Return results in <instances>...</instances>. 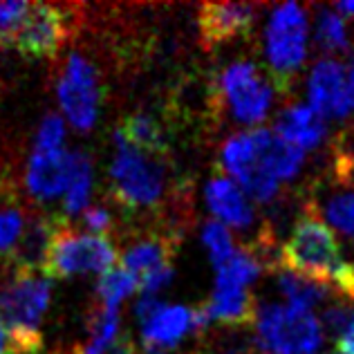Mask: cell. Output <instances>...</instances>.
Masks as SVG:
<instances>
[{
    "mask_svg": "<svg viewBox=\"0 0 354 354\" xmlns=\"http://www.w3.org/2000/svg\"><path fill=\"white\" fill-rule=\"evenodd\" d=\"M330 287L341 301H354V265L341 256L334 231L307 211L294 222L290 238L278 251V267Z\"/></svg>",
    "mask_w": 354,
    "mask_h": 354,
    "instance_id": "cell-1",
    "label": "cell"
},
{
    "mask_svg": "<svg viewBox=\"0 0 354 354\" xmlns=\"http://www.w3.org/2000/svg\"><path fill=\"white\" fill-rule=\"evenodd\" d=\"M113 198L124 209H155L166 193L164 157L148 155L128 144L115 130V160L110 166Z\"/></svg>",
    "mask_w": 354,
    "mask_h": 354,
    "instance_id": "cell-2",
    "label": "cell"
},
{
    "mask_svg": "<svg viewBox=\"0 0 354 354\" xmlns=\"http://www.w3.org/2000/svg\"><path fill=\"white\" fill-rule=\"evenodd\" d=\"M307 45H310L307 12L296 3L278 5L269 16L263 39L269 79L276 90H292L294 79L307 59Z\"/></svg>",
    "mask_w": 354,
    "mask_h": 354,
    "instance_id": "cell-3",
    "label": "cell"
},
{
    "mask_svg": "<svg viewBox=\"0 0 354 354\" xmlns=\"http://www.w3.org/2000/svg\"><path fill=\"white\" fill-rule=\"evenodd\" d=\"M254 330L260 354H319L325 339L319 316L287 303L258 305Z\"/></svg>",
    "mask_w": 354,
    "mask_h": 354,
    "instance_id": "cell-4",
    "label": "cell"
},
{
    "mask_svg": "<svg viewBox=\"0 0 354 354\" xmlns=\"http://www.w3.org/2000/svg\"><path fill=\"white\" fill-rule=\"evenodd\" d=\"M218 104L240 126L260 128L274 106L276 88L272 79L251 61H236L218 74L216 81Z\"/></svg>",
    "mask_w": 354,
    "mask_h": 354,
    "instance_id": "cell-5",
    "label": "cell"
},
{
    "mask_svg": "<svg viewBox=\"0 0 354 354\" xmlns=\"http://www.w3.org/2000/svg\"><path fill=\"white\" fill-rule=\"evenodd\" d=\"M117 263V249L108 236H92L74 231L68 220L59 225L50 247L45 278H72L83 274H106Z\"/></svg>",
    "mask_w": 354,
    "mask_h": 354,
    "instance_id": "cell-6",
    "label": "cell"
},
{
    "mask_svg": "<svg viewBox=\"0 0 354 354\" xmlns=\"http://www.w3.org/2000/svg\"><path fill=\"white\" fill-rule=\"evenodd\" d=\"M52 301L50 278L9 269L0 281V319L18 332H41V321Z\"/></svg>",
    "mask_w": 354,
    "mask_h": 354,
    "instance_id": "cell-7",
    "label": "cell"
},
{
    "mask_svg": "<svg viewBox=\"0 0 354 354\" xmlns=\"http://www.w3.org/2000/svg\"><path fill=\"white\" fill-rule=\"evenodd\" d=\"M59 106L70 124L86 133L99 117V74L81 52H72L63 63L61 77L57 83Z\"/></svg>",
    "mask_w": 354,
    "mask_h": 354,
    "instance_id": "cell-8",
    "label": "cell"
},
{
    "mask_svg": "<svg viewBox=\"0 0 354 354\" xmlns=\"http://www.w3.org/2000/svg\"><path fill=\"white\" fill-rule=\"evenodd\" d=\"M68 39V16L59 5L30 3V12L18 25L9 45L16 48L23 57L50 59Z\"/></svg>",
    "mask_w": 354,
    "mask_h": 354,
    "instance_id": "cell-9",
    "label": "cell"
},
{
    "mask_svg": "<svg viewBox=\"0 0 354 354\" xmlns=\"http://www.w3.org/2000/svg\"><path fill=\"white\" fill-rule=\"evenodd\" d=\"M251 139H254V160L234 177V182L245 180L247 175H267L278 184H287L301 175L305 166V153L301 148L287 144L269 128H251Z\"/></svg>",
    "mask_w": 354,
    "mask_h": 354,
    "instance_id": "cell-10",
    "label": "cell"
},
{
    "mask_svg": "<svg viewBox=\"0 0 354 354\" xmlns=\"http://www.w3.org/2000/svg\"><path fill=\"white\" fill-rule=\"evenodd\" d=\"M307 104L325 121H343L352 113L350 92H348V74L346 65L339 59L323 57L310 70L307 77Z\"/></svg>",
    "mask_w": 354,
    "mask_h": 354,
    "instance_id": "cell-11",
    "label": "cell"
},
{
    "mask_svg": "<svg viewBox=\"0 0 354 354\" xmlns=\"http://www.w3.org/2000/svg\"><path fill=\"white\" fill-rule=\"evenodd\" d=\"M307 211L354 245V186L350 182L339 180L332 171L316 180L307 198Z\"/></svg>",
    "mask_w": 354,
    "mask_h": 354,
    "instance_id": "cell-12",
    "label": "cell"
},
{
    "mask_svg": "<svg viewBox=\"0 0 354 354\" xmlns=\"http://www.w3.org/2000/svg\"><path fill=\"white\" fill-rule=\"evenodd\" d=\"M256 18L258 7L249 3H204L198 14L204 48H218L251 34Z\"/></svg>",
    "mask_w": 354,
    "mask_h": 354,
    "instance_id": "cell-13",
    "label": "cell"
},
{
    "mask_svg": "<svg viewBox=\"0 0 354 354\" xmlns=\"http://www.w3.org/2000/svg\"><path fill=\"white\" fill-rule=\"evenodd\" d=\"M61 222L63 218L43 216V213H34V216L27 218L21 240L14 247L12 256L5 260L7 267L14 269V272L43 274L50 256V247Z\"/></svg>",
    "mask_w": 354,
    "mask_h": 354,
    "instance_id": "cell-14",
    "label": "cell"
},
{
    "mask_svg": "<svg viewBox=\"0 0 354 354\" xmlns=\"http://www.w3.org/2000/svg\"><path fill=\"white\" fill-rule=\"evenodd\" d=\"M72 177V151H34L25 169V186L36 200L65 195Z\"/></svg>",
    "mask_w": 354,
    "mask_h": 354,
    "instance_id": "cell-15",
    "label": "cell"
},
{
    "mask_svg": "<svg viewBox=\"0 0 354 354\" xmlns=\"http://www.w3.org/2000/svg\"><path fill=\"white\" fill-rule=\"evenodd\" d=\"M204 200H207L209 211L225 227L245 231L256 225V204L227 175L218 173L211 177L204 189Z\"/></svg>",
    "mask_w": 354,
    "mask_h": 354,
    "instance_id": "cell-16",
    "label": "cell"
},
{
    "mask_svg": "<svg viewBox=\"0 0 354 354\" xmlns=\"http://www.w3.org/2000/svg\"><path fill=\"white\" fill-rule=\"evenodd\" d=\"M274 133L287 144L310 153L321 148L328 139V121H325L310 104H290L278 113L274 121Z\"/></svg>",
    "mask_w": 354,
    "mask_h": 354,
    "instance_id": "cell-17",
    "label": "cell"
},
{
    "mask_svg": "<svg viewBox=\"0 0 354 354\" xmlns=\"http://www.w3.org/2000/svg\"><path fill=\"white\" fill-rule=\"evenodd\" d=\"M193 332V310L184 305H162L142 325L146 350H162L177 346L186 334Z\"/></svg>",
    "mask_w": 354,
    "mask_h": 354,
    "instance_id": "cell-18",
    "label": "cell"
},
{
    "mask_svg": "<svg viewBox=\"0 0 354 354\" xmlns=\"http://www.w3.org/2000/svg\"><path fill=\"white\" fill-rule=\"evenodd\" d=\"M175 247H177V242L173 240L171 234H151V236L137 238L124 249L121 267L128 269L130 274H135L139 281V276L153 272L157 267L173 265Z\"/></svg>",
    "mask_w": 354,
    "mask_h": 354,
    "instance_id": "cell-19",
    "label": "cell"
},
{
    "mask_svg": "<svg viewBox=\"0 0 354 354\" xmlns=\"http://www.w3.org/2000/svg\"><path fill=\"white\" fill-rule=\"evenodd\" d=\"M211 323L222 325H249L254 323L258 305L249 290H213L209 303L204 305Z\"/></svg>",
    "mask_w": 354,
    "mask_h": 354,
    "instance_id": "cell-20",
    "label": "cell"
},
{
    "mask_svg": "<svg viewBox=\"0 0 354 354\" xmlns=\"http://www.w3.org/2000/svg\"><path fill=\"white\" fill-rule=\"evenodd\" d=\"M265 269V258L256 247H240L225 265L216 269L218 290H249Z\"/></svg>",
    "mask_w": 354,
    "mask_h": 354,
    "instance_id": "cell-21",
    "label": "cell"
},
{
    "mask_svg": "<svg viewBox=\"0 0 354 354\" xmlns=\"http://www.w3.org/2000/svg\"><path fill=\"white\" fill-rule=\"evenodd\" d=\"M117 130L128 144H133L135 148H139V151H144L148 155L166 157V153H169L166 133H164L162 124L153 115L135 113L121 121V126Z\"/></svg>",
    "mask_w": 354,
    "mask_h": 354,
    "instance_id": "cell-22",
    "label": "cell"
},
{
    "mask_svg": "<svg viewBox=\"0 0 354 354\" xmlns=\"http://www.w3.org/2000/svg\"><path fill=\"white\" fill-rule=\"evenodd\" d=\"M276 272H278L276 274L278 290H281L285 303L292 307H301V310L314 312L316 307H323V303H328L334 296L330 287H325L323 283H316L312 278L298 276L294 272H287V269H276Z\"/></svg>",
    "mask_w": 354,
    "mask_h": 354,
    "instance_id": "cell-23",
    "label": "cell"
},
{
    "mask_svg": "<svg viewBox=\"0 0 354 354\" xmlns=\"http://www.w3.org/2000/svg\"><path fill=\"white\" fill-rule=\"evenodd\" d=\"M92 191V162L86 153L72 151V177L63 198V220L70 216H81L88 209Z\"/></svg>",
    "mask_w": 354,
    "mask_h": 354,
    "instance_id": "cell-24",
    "label": "cell"
},
{
    "mask_svg": "<svg viewBox=\"0 0 354 354\" xmlns=\"http://www.w3.org/2000/svg\"><path fill=\"white\" fill-rule=\"evenodd\" d=\"M314 41L325 54H330V59H334V54H343L350 50V34L346 21L334 12V7L316 9Z\"/></svg>",
    "mask_w": 354,
    "mask_h": 354,
    "instance_id": "cell-25",
    "label": "cell"
},
{
    "mask_svg": "<svg viewBox=\"0 0 354 354\" xmlns=\"http://www.w3.org/2000/svg\"><path fill=\"white\" fill-rule=\"evenodd\" d=\"M139 290V281L135 274H130L124 267H113L106 274H101L97 283V296L99 305L108 310H119V305L126 301L130 294Z\"/></svg>",
    "mask_w": 354,
    "mask_h": 354,
    "instance_id": "cell-26",
    "label": "cell"
},
{
    "mask_svg": "<svg viewBox=\"0 0 354 354\" xmlns=\"http://www.w3.org/2000/svg\"><path fill=\"white\" fill-rule=\"evenodd\" d=\"M202 245L207 247L209 258L213 267L225 265L227 260L236 254V245H234V236H231L229 227H225L218 220H207L202 227Z\"/></svg>",
    "mask_w": 354,
    "mask_h": 354,
    "instance_id": "cell-27",
    "label": "cell"
},
{
    "mask_svg": "<svg viewBox=\"0 0 354 354\" xmlns=\"http://www.w3.org/2000/svg\"><path fill=\"white\" fill-rule=\"evenodd\" d=\"M41 348V332H18L0 319V354H39Z\"/></svg>",
    "mask_w": 354,
    "mask_h": 354,
    "instance_id": "cell-28",
    "label": "cell"
},
{
    "mask_svg": "<svg viewBox=\"0 0 354 354\" xmlns=\"http://www.w3.org/2000/svg\"><path fill=\"white\" fill-rule=\"evenodd\" d=\"M27 218L23 216L21 209L16 207H3L0 209V256L5 260L12 256L14 247L23 236Z\"/></svg>",
    "mask_w": 354,
    "mask_h": 354,
    "instance_id": "cell-29",
    "label": "cell"
},
{
    "mask_svg": "<svg viewBox=\"0 0 354 354\" xmlns=\"http://www.w3.org/2000/svg\"><path fill=\"white\" fill-rule=\"evenodd\" d=\"M65 142V124H63V117L59 115H45L41 126H39V133H36V144H34V151H61Z\"/></svg>",
    "mask_w": 354,
    "mask_h": 354,
    "instance_id": "cell-30",
    "label": "cell"
},
{
    "mask_svg": "<svg viewBox=\"0 0 354 354\" xmlns=\"http://www.w3.org/2000/svg\"><path fill=\"white\" fill-rule=\"evenodd\" d=\"M350 319H352V312H350V307H348L346 301L323 305V312L319 316L323 334H325V337H332L334 341H339L341 334L346 332Z\"/></svg>",
    "mask_w": 354,
    "mask_h": 354,
    "instance_id": "cell-31",
    "label": "cell"
},
{
    "mask_svg": "<svg viewBox=\"0 0 354 354\" xmlns=\"http://www.w3.org/2000/svg\"><path fill=\"white\" fill-rule=\"evenodd\" d=\"M27 12H30V3H0V48L9 45Z\"/></svg>",
    "mask_w": 354,
    "mask_h": 354,
    "instance_id": "cell-32",
    "label": "cell"
},
{
    "mask_svg": "<svg viewBox=\"0 0 354 354\" xmlns=\"http://www.w3.org/2000/svg\"><path fill=\"white\" fill-rule=\"evenodd\" d=\"M81 225L86 234L92 236H108L113 229V213L106 207H88L81 213Z\"/></svg>",
    "mask_w": 354,
    "mask_h": 354,
    "instance_id": "cell-33",
    "label": "cell"
},
{
    "mask_svg": "<svg viewBox=\"0 0 354 354\" xmlns=\"http://www.w3.org/2000/svg\"><path fill=\"white\" fill-rule=\"evenodd\" d=\"M334 175L339 180H346L354 186V142L346 144H337V151H334V162L332 169Z\"/></svg>",
    "mask_w": 354,
    "mask_h": 354,
    "instance_id": "cell-34",
    "label": "cell"
},
{
    "mask_svg": "<svg viewBox=\"0 0 354 354\" xmlns=\"http://www.w3.org/2000/svg\"><path fill=\"white\" fill-rule=\"evenodd\" d=\"M173 276H175L173 265L157 267L153 272L139 276V292H142V296H157V292L164 290L173 281Z\"/></svg>",
    "mask_w": 354,
    "mask_h": 354,
    "instance_id": "cell-35",
    "label": "cell"
},
{
    "mask_svg": "<svg viewBox=\"0 0 354 354\" xmlns=\"http://www.w3.org/2000/svg\"><path fill=\"white\" fill-rule=\"evenodd\" d=\"M162 305H164V303H162L157 296H142V298L137 301V305H135V316L139 319V323L144 325L157 310H160Z\"/></svg>",
    "mask_w": 354,
    "mask_h": 354,
    "instance_id": "cell-36",
    "label": "cell"
},
{
    "mask_svg": "<svg viewBox=\"0 0 354 354\" xmlns=\"http://www.w3.org/2000/svg\"><path fill=\"white\" fill-rule=\"evenodd\" d=\"M337 348L343 354H354V312H352V319L348 323L346 332H343L341 337H339V341H337Z\"/></svg>",
    "mask_w": 354,
    "mask_h": 354,
    "instance_id": "cell-37",
    "label": "cell"
},
{
    "mask_svg": "<svg viewBox=\"0 0 354 354\" xmlns=\"http://www.w3.org/2000/svg\"><path fill=\"white\" fill-rule=\"evenodd\" d=\"M106 354H135V346L126 334H119V339L113 343V348H110Z\"/></svg>",
    "mask_w": 354,
    "mask_h": 354,
    "instance_id": "cell-38",
    "label": "cell"
},
{
    "mask_svg": "<svg viewBox=\"0 0 354 354\" xmlns=\"http://www.w3.org/2000/svg\"><path fill=\"white\" fill-rule=\"evenodd\" d=\"M334 12H337L343 21H354V0H343V3L334 5Z\"/></svg>",
    "mask_w": 354,
    "mask_h": 354,
    "instance_id": "cell-39",
    "label": "cell"
},
{
    "mask_svg": "<svg viewBox=\"0 0 354 354\" xmlns=\"http://www.w3.org/2000/svg\"><path fill=\"white\" fill-rule=\"evenodd\" d=\"M346 74H348V92H350V104H352V110H354V57L350 59V65L346 68Z\"/></svg>",
    "mask_w": 354,
    "mask_h": 354,
    "instance_id": "cell-40",
    "label": "cell"
},
{
    "mask_svg": "<svg viewBox=\"0 0 354 354\" xmlns=\"http://www.w3.org/2000/svg\"><path fill=\"white\" fill-rule=\"evenodd\" d=\"M319 354H343V352H341V350H339L337 346H334L332 350H325V352H319Z\"/></svg>",
    "mask_w": 354,
    "mask_h": 354,
    "instance_id": "cell-41",
    "label": "cell"
},
{
    "mask_svg": "<svg viewBox=\"0 0 354 354\" xmlns=\"http://www.w3.org/2000/svg\"><path fill=\"white\" fill-rule=\"evenodd\" d=\"M146 354H166L164 350H146Z\"/></svg>",
    "mask_w": 354,
    "mask_h": 354,
    "instance_id": "cell-42",
    "label": "cell"
},
{
    "mask_svg": "<svg viewBox=\"0 0 354 354\" xmlns=\"http://www.w3.org/2000/svg\"><path fill=\"white\" fill-rule=\"evenodd\" d=\"M238 354H240V352H238Z\"/></svg>",
    "mask_w": 354,
    "mask_h": 354,
    "instance_id": "cell-43",
    "label": "cell"
}]
</instances>
